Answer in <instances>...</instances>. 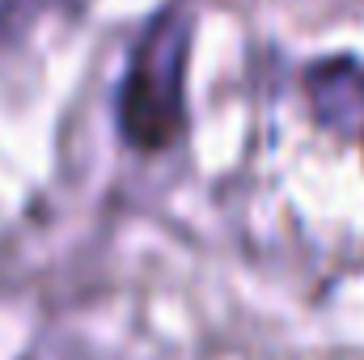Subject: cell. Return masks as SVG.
<instances>
[{
    "mask_svg": "<svg viewBox=\"0 0 364 360\" xmlns=\"http://www.w3.org/2000/svg\"><path fill=\"white\" fill-rule=\"evenodd\" d=\"M186 60H191V21L182 13H157L149 30L136 38L114 93V123L132 149L161 153L182 136Z\"/></svg>",
    "mask_w": 364,
    "mask_h": 360,
    "instance_id": "1",
    "label": "cell"
},
{
    "mask_svg": "<svg viewBox=\"0 0 364 360\" xmlns=\"http://www.w3.org/2000/svg\"><path fill=\"white\" fill-rule=\"evenodd\" d=\"M314 119L335 136H364V64L356 55L314 60L301 77Z\"/></svg>",
    "mask_w": 364,
    "mask_h": 360,
    "instance_id": "2",
    "label": "cell"
},
{
    "mask_svg": "<svg viewBox=\"0 0 364 360\" xmlns=\"http://www.w3.org/2000/svg\"><path fill=\"white\" fill-rule=\"evenodd\" d=\"M51 9H60V0H0V38L4 43H17Z\"/></svg>",
    "mask_w": 364,
    "mask_h": 360,
    "instance_id": "3",
    "label": "cell"
}]
</instances>
